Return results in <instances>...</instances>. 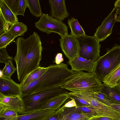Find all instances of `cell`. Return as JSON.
<instances>
[{"label":"cell","instance_id":"cell-14","mask_svg":"<svg viewBox=\"0 0 120 120\" xmlns=\"http://www.w3.org/2000/svg\"><path fill=\"white\" fill-rule=\"evenodd\" d=\"M70 97L69 93L59 95L48 100L43 105L39 110L49 109L56 110L60 108L65 101L69 98Z\"/></svg>","mask_w":120,"mask_h":120},{"label":"cell","instance_id":"cell-37","mask_svg":"<svg viewBox=\"0 0 120 120\" xmlns=\"http://www.w3.org/2000/svg\"><path fill=\"white\" fill-rule=\"evenodd\" d=\"M89 120H114L110 118L95 116L91 117Z\"/></svg>","mask_w":120,"mask_h":120},{"label":"cell","instance_id":"cell-18","mask_svg":"<svg viewBox=\"0 0 120 120\" xmlns=\"http://www.w3.org/2000/svg\"><path fill=\"white\" fill-rule=\"evenodd\" d=\"M68 24L71 30L70 34L76 38L86 35L77 19L74 17L68 19Z\"/></svg>","mask_w":120,"mask_h":120},{"label":"cell","instance_id":"cell-6","mask_svg":"<svg viewBox=\"0 0 120 120\" xmlns=\"http://www.w3.org/2000/svg\"><path fill=\"white\" fill-rule=\"evenodd\" d=\"M79 46V56L95 62L100 57L101 45L95 37L86 35L77 38Z\"/></svg>","mask_w":120,"mask_h":120},{"label":"cell","instance_id":"cell-13","mask_svg":"<svg viewBox=\"0 0 120 120\" xmlns=\"http://www.w3.org/2000/svg\"><path fill=\"white\" fill-rule=\"evenodd\" d=\"M68 63L71 66V69L73 71L85 70L89 72L93 71L95 64V62H92L79 56L73 60H69Z\"/></svg>","mask_w":120,"mask_h":120},{"label":"cell","instance_id":"cell-15","mask_svg":"<svg viewBox=\"0 0 120 120\" xmlns=\"http://www.w3.org/2000/svg\"><path fill=\"white\" fill-rule=\"evenodd\" d=\"M56 110H38L25 114H19L18 120H44Z\"/></svg>","mask_w":120,"mask_h":120},{"label":"cell","instance_id":"cell-23","mask_svg":"<svg viewBox=\"0 0 120 120\" xmlns=\"http://www.w3.org/2000/svg\"><path fill=\"white\" fill-rule=\"evenodd\" d=\"M74 107L66 108L65 113L61 120H78L89 117L86 115L75 111L74 109Z\"/></svg>","mask_w":120,"mask_h":120},{"label":"cell","instance_id":"cell-20","mask_svg":"<svg viewBox=\"0 0 120 120\" xmlns=\"http://www.w3.org/2000/svg\"><path fill=\"white\" fill-rule=\"evenodd\" d=\"M47 69V67L45 68L40 66L34 71L29 75L20 84L21 88L39 79L44 74Z\"/></svg>","mask_w":120,"mask_h":120},{"label":"cell","instance_id":"cell-33","mask_svg":"<svg viewBox=\"0 0 120 120\" xmlns=\"http://www.w3.org/2000/svg\"><path fill=\"white\" fill-rule=\"evenodd\" d=\"M0 62L4 63H6L10 57L6 49L4 48H0Z\"/></svg>","mask_w":120,"mask_h":120},{"label":"cell","instance_id":"cell-24","mask_svg":"<svg viewBox=\"0 0 120 120\" xmlns=\"http://www.w3.org/2000/svg\"><path fill=\"white\" fill-rule=\"evenodd\" d=\"M27 7L30 13L37 17H41L42 13L39 0H27Z\"/></svg>","mask_w":120,"mask_h":120},{"label":"cell","instance_id":"cell-32","mask_svg":"<svg viewBox=\"0 0 120 120\" xmlns=\"http://www.w3.org/2000/svg\"><path fill=\"white\" fill-rule=\"evenodd\" d=\"M70 95V97L69 98H72L74 99L77 107L85 106L91 107L90 104L87 101L82 98L72 95Z\"/></svg>","mask_w":120,"mask_h":120},{"label":"cell","instance_id":"cell-31","mask_svg":"<svg viewBox=\"0 0 120 120\" xmlns=\"http://www.w3.org/2000/svg\"><path fill=\"white\" fill-rule=\"evenodd\" d=\"M8 6L15 14L16 13L19 0H3Z\"/></svg>","mask_w":120,"mask_h":120},{"label":"cell","instance_id":"cell-11","mask_svg":"<svg viewBox=\"0 0 120 120\" xmlns=\"http://www.w3.org/2000/svg\"><path fill=\"white\" fill-rule=\"evenodd\" d=\"M0 93L6 96L21 97L22 88L20 84L16 83L11 78L0 76Z\"/></svg>","mask_w":120,"mask_h":120},{"label":"cell","instance_id":"cell-29","mask_svg":"<svg viewBox=\"0 0 120 120\" xmlns=\"http://www.w3.org/2000/svg\"><path fill=\"white\" fill-rule=\"evenodd\" d=\"M15 38L6 33L0 36V48H5L14 40Z\"/></svg>","mask_w":120,"mask_h":120},{"label":"cell","instance_id":"cell-7","mask_svg":"<svg viewBox=\"0 0 120 120\" xmlns=\"http://www.w3.org/2000/svg\"><path fill=\"white\" fill-rule=\"evenodd\" d=\"M35 27L48 34H58L62 38L68 34V27L62 21L56 19L48 14L42 13L39 20L35 23Z\"/></svg>","mask_w":120,"mask_h":120},{"label":"cell","instance_id":"cell-21","mask_svg":"<svg viewBox=\"0 0 120 120\" xmlns=\"http://www.w3.org/2000/svg\"><path fill=\"white\" fill-rule=\"evenodd\" d=\"M101 91L116 102L120 104V90L117 86L111 87L104 85Z\"/></svg>","mask_w":120,"mask_h":120},{"label":"cell","instance_id":"cell-41","mask_svg":"<svg viewBox=\"0 0 120 120\" xmlns=\"http://www.w3.org/2000/svg\"><path fill=\"white\" fill-rule=\"evenodd\" d=\"M117 86L120 90V79L117 83Z\"/></svg>","mask_w":120,"mask_h":120},{"label":"cell","instance_id":"cell-30","mask_svg":"<svg viewBox=\"0 0 120 120\" xmlns=\"http://www.w3.org/2000/svg\"><path fill=\"white\" fill-rule=\"evenodd\" d=\"M27 7V0H19L16 15H21L24 16L25 10Z\"/></svg>","mask_w":120,"mask_h":120},{"label":"cell","instance_id":"cell-3","mask_svg":"<svg viewBox=\"0 0 120 120\" xmlns=\"http://www.w3.org/2000/svg\"><path fill=\"white\" fill-rule=\"evenodd\" d=\"M75 73L61 85L62 87L73 92L76 91H101L104 85L93 71L85 72L83 71H75Z\"/></svg>","mask_w":120,"mask_h":120},{"label":"cell","instance_id":"cell-19","mask_svg":"<svg viewBox=\"0 0 120 120\" xmlns=\"http://www.w3.org/2000/svg\"><path fill=\"white\" fill-rule=\"evenodd\" d=\"M27 30L26 25L18 22L12 24L9 29L6 30V33L15 38L18 36H23Z\"/></svg>","mask_w":120,"mask_h":120},{"label":"cell","instance_id":"cell-9","mask_svg":"<svg viewBox=\"0 0 120 120\" xmlns=\"http://www.w3.org/2000/svg\"><path fill=\"white\" fill-rule=\"evenodd\" d=\"M61 49L69 60L79 56V46L77 38L68 34L59 39Z\"/></svg>","mask_w":120,"mask_h":120},{"label":"cell","instance_id":"cell-40","mask_svg":"<svg viewBox=\"0 0 120 120\" xmlns=\"http://www.w3.org/2000/svg\"><path fill=\"white\" fill-rule=\"evenodd\" d=\"M91 117H86L78 120H89Z\"/></svg>","mask_w":120,"mask_h":120},{"label":"cell","instance_id":"cell-12","mask_svg":"<svg viewBox=\"0 0 120 120\" xmlns=\"http://www.w3.org/2000/svg\"><path fill=\"white\" fill-rule=\"evenodd\" d=\"M49 3L52 11L51 16L62 21L69 16L64 0H49Z\"/></svg>","mask_w":120,"mask_h":120},{"label":"cell","instance_id":"cell-17","mask_svg":"<svg viewBox=\"0 0 120 120\" xmlns=\"http://www.w3.org/2000/svg\"><path fill=\"white\" fill-rule=\"evenodd\" d=\"M0 11L7 23L11 25L18 22L17 15L11 11L3 0H0Z\"/></svg>","mask_w":120,"mask_h":120},{"label":"cell","instance_id":"cell-8","mask_svg":"<svg viewBox=\"0 0 120 120\" xmlns=\"http://www.w3.org/2000/svg\"><path fill=\"white\" fill-rule=\"evenodd\" d=\"M118 8L115 7L109 15L97 29L94 36L99 42L105 40L111 35L113 26L116 22L118 15Z\"/></svg>","mask_w":120,"mask_h":120},{"label":"cell","instance_id":"cell-26","mask_svg":"<svg viewBox=\"0 0 120 120\" xmlns=\"http://www.w3.org/2000/svg\"><path fill=\"white\" fill-rule=\"evenodd\" d=\"M94 96L98 101L106 105H108L113 104H118L109 97L101 91L94 92Z\"/></svg>","mask_w":120,"mask_h":120},{"label":"cell","instance_id":"cell-22","mask_svg":"<svg viewBox=\"0 0 120 120\" xmlns=\"http://www.w3.org/2000/svg\"><path fill=\"white\" fill-rule=\"evenodd\" d=\"M17 112L10 108L0 107V120H18Z\"/></svg>","mask_w":120,"mask_h":120},{"label":"cell","instance_id":"cell-4","mask_svg":"<svg viewBox=\"0 0 120 120\" xmlns=\"http://www.w3.org/2000/svg\"><path fill=\"white\" fill-rule=\"evenodd\" d=\"M69 93L61 85H60L26 95L22 98L25 106V110L22 114H27L38 110L51 98L60 94Z\"/></svg>","mask_w":120,"mask_h":120},{"label":"cell","instance_id":"cell-34","mask_svg":"<svg viewBox=\"0 0 120 120\" xmlns=\"http://www.w3.org/2000/svg\"><path fill=\"white\" fill-rule=\"evenodd\" d=\"M6 23H7L0 11V36L6 32L5 26Z\"/></svg>","mask_w":120,"mask_h":120},{"label":"cell","instance_id":"cell-16","mask_svg":"<svg viewBox=\"0 0 120 120\" xmlns=\"http://www.w3.org/2000/svg\"><path fill=\"white\" fill-rule=\"evenodd\" d=\"M120 79V64L105 76L102 81L104 85L111 87L117 85Z\"/></svg>","mask_w":120,"mask_h":120},{"label":"cell","instance_id":"cell-35","mask_svg":"<svg viewBox=\"0 0 120 120\" xmlns=\"http://www.w3.org/2000/svg\"><path fill=\"white\" fill-rule=\"evenodd\" d=\"M71 100L67 102L63 105L62 106L61 108L65 109L68 108L73 107H77L76 103L73 99L70 98Z\"/></svg>","mask_w":120,"mask_h":120},{"label":"cell","instance_id":"cell-39","mask_svg":"<svg viewBox=\"0 0 120 120\" xmlns=\"http://www.w3.org/2000/svg\"><path fill=\"white\" fill-rule=\"evenodd\" d=\"M115 7L120 8V0H116L114 4Z\"/></svg>","mask_w":120,"mask_h":120},{"label":"cell","instance_id":"cell-5","mask_svg":"<svg viewBox=\"0 0 120 120\" xmlns=\"http://www.w3.org/2000/svg\"><path fill=\"white\" fill-rule=\"evenodd\" d=\"M95 62L93 71L102 82L104 78L120 64V45L115 44Z\"/></svg>","mask_w":120,"mask_h":120},{"label":"cell","instance_id":"cell-1","mask_svg":"<svg viewBox=\"0 0 120 120\" xmlns=\"http://www.w3.org/2000/svg\"><path fill=\"white\" fill-rule=\"evenodd\" d=\"M15 43L17 50L13 59L16 64L17 78L21 83L40 67L42 47L40 37L35 32L25 39L18 37Z\"/></svg>","mask_w":120,"mask_h":120},{"label":"cell","instance_id":"cell-28","mask_svg":"<svg viewBox=\"0 0 120 120\" xmlns=\"http://www.w3.org/2000/svg\"><path fill=\"white\" fill-rule=\"evenodd\" d=\"M66 111L65 109H64L60 108L44 120H61L64 116Z\"/></svg>","mask_w":120,"mask_h":120},{"label":"cell","instance_id":"cell-42","mask_svg":"<svg viewBox=\"0 0 120 120\" xmlns=\"http://www.w3.org/2000/svg\"></svg>","mask_w":120,"mask_h":120},{"label":"cell","instance_id":"cell-36","mask_svg":"<svg viewBox=\"0 0 120 120\" xmlns=\"http://www.w3.org/2000/svg\"><path fill=\"white\" fill-rule=\"evenodd\" d=\"M64 60L62 54L61 53H58L56 55L55 59L54 61L56 64H59Z\"/></svg>","mask_w":120,"mask_h":120},{"label":"cell","instance_id":"cell-10","mask_svg":"<svg viewBox=\"0 0 120 120\" xmlns=\"http://www.w3.org/2000/svg\"><path fill=\"white\" fill-rule=\"evenodd\" d=\"M0 107L12 109L18 114H22L25 110L23 101L21 97L6 96L0 93Z\"/></svg>","mask_w":120,"mask_h":120},{"label":"cell","instance_id":"cell-27","mask_svg":"<svg viewBox=\"0 0 120 120\" xmlns=\"http://www.w3.org/2000/svg\"><path fill=\"white\" fill-rule=\"evenodd\" d=\"M74 109L75 111L86 115L89 117L97 115L96 112L91 107L81 106L75 107Z\"/></svg>","mask_w":120,"mask_h":120},{"label":"cell","instance_id":"cell-2","mask_svg":"<svg viewBox=\"0 0 120 120\" xmlns=\"http://www.w3.org/2000/svg\"><path fill=\"white\" fill-rule=\"evenodd\" d=\"M75 73L65 64L51 65L41 77L22 88L21 97L61 85Z\"/></svg>","mask_w":120,"mask_h":120},{"label":"cell","instance_id":"cell-38","mask_svg":"<svg viewBox=\"0 0 120 120\" xmlns=\"http://www.w3.org/2000/svg\"><path fill=\"white\" fill-rule=\"evenodd\" d=\"M114 109L120 112V104H113L108 105Z\"/></svg>","mask_w":120,"mask_h":120},{"label":"cell","instance_id":"cell-25","mask_svg":"<svg viewBox=\"0 0 120 120\" xmlns=\"http://www.w3.org/2000/svg\"><path fill=\"white\" fill-rule=\"evenodd\" d=\"M13 58L11 56L8 61L6 64L3 70L1 71L0 76L8 78H11L12 75L16 71V68L14 66L13 63Z\"/></svg>","mask_w":120,"mask_h":120}]
</instances>
